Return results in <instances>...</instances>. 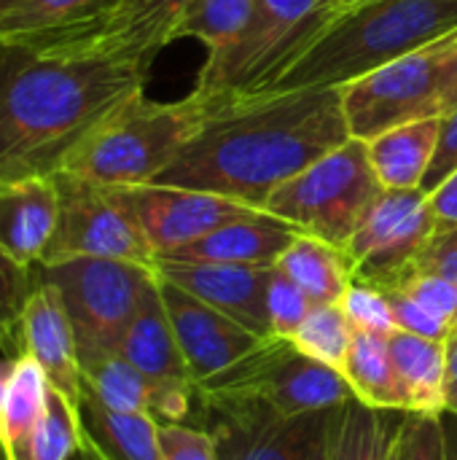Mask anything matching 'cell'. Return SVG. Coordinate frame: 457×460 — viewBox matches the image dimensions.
Segmentation results:
<instances>
[{
	"label": "cell",
	"instance_id": "1",
	"mask_svg": "<svg viewBox=\"0 0 457 460\" xmlns=\"http://www.w3.org/2000/svg\"><path fill=\"white\" fill-rule=\"evenodd\" d=\"M347 140L342 89L234 94L218 100L154 183L213 191L264 210L277 186Z\"/></svg>",
	"mask_w": 457,
	"mask_h": 460
},
{
	"label": "cell",
	"instance_id": "2",
	"mask_svg": "<svg viewBox=\"0 0 457 460\" xmlns=\"http://www.w3.org/2000/svg\"><path fill=\"white\" fill-rule=\"evenodd\" d=\"M148 65L0 43V181L54 175L78 140L143 92Z\"/></svg>",
	"mask_w": 457,
	"mask_h": 460
},
{
	"label": "cell",
	"instance_id": "3",
	"mask_svg": "<svg viewBox=\"0 0 457 460\" xmlns=\"http://www.w3.org/2000/svg\"><path fill=\"white\" fill-rule=\"evenodd\" d=\"M457 30V0H364L331 13L296 54L272 65L240 94L342 89Z\"/></svg>",
	"mask_w": 457,
	"mask_h": 460
},
{
	"label": "cell",
	"instance_id": "4",
	"mask_svg": "<svg viewBox=\"0 0 457 460\" xmlns=\"http://www.w3.org/2000/svg\"><path fill=\"white\" fill-rule=\"evenodd\" d=\"M215 105L218 100H205L197 92L175 102H159L135 92L78 140L62 170L102 186L154 183Z\"/></svg>",
	"mask_w": 457,
	"mask_h": 460
},
{
	"label": "cell",
	"instance_id": "5",
	"mask_svg": "<svg viewBox=\"0 0 457 460\" xmlns=\"http://www.w3.org/2000/svg\"><path fill=\"white\" fill-rule=\"evenodd\" d=\"M194 391L210 426L291 418L356 399L337 369L304 356L286 337H267L250 356Z\"/></svg>",
	"mask_w": 457,
	"mask_h": 460
},
{
	"label": "cell",
	"instance_id": "6",
	"mask_svg": "<svg viewBox=\"0 0 457 460\" xmlns=\"http://www.w3.org/2000/svg\"><path fill=\"white\" fill-rule=\"evenodd\" d=\"M380 194L382 183L372 170L366 143L350 137L277 186L264 210L345 251Z\"/></svg>",
	"mask_w": 457,
	"mask_h": 460
},
{
	"label": "cell",
	"instance_id": "7",
	"mask_svg": "<svg viewBox=\"0 0 457 460\" xmlns=\"http://www.w3.org/2000/svg\"><path fill=\"white\" fill-rule=\"evenodd\" d=\"M35 272L62 296L81 369L119 353L143 296L156 283L154 267L121 259H67Z\"/></svg>",
	"mask_w": 457,
	"mask_h": 460
},
{
	"label": "cell",
	"instance_id": "8",
	"mask_svg": "<svg viewBox=\"0 0 457 460\" xmlns=\"http://www.w3.org/2000/svg\"><path fill=\"white\" fill-rule=\"evenodd\" d=\"M54 183L59 213L43 264L67 259H121L156 270V253L119 186H102L65 170L54 172Z\"/></svg>",
	"mask_w": 457,
	"mask_h": 460
},
{
	"label": "cell",
	"instance_id": "9",
	"mask_svg": "<svg viewBox=\"0 0 457 460\" xmlns=\"http://www.w3.org/2000/svg\"><path fill=\"white\" fill-rule=\"evenodd\" d=\"M453 35L455 32L342 86V111L350 137L369 143L388 129L442 116L439 84Z\"/></svg>",
	"mask_w": 457,
	"mask_h": 460
},
{
	"label": "cell",
	"instance_id": "10",
	"mask_svg": "<svg viewBox=\"0 0 457 460\" xmlns=\"http://www.w3.org/2000/svg\"><path fill=\"white\" fill-rule=\"evenodd\" d=\"M436 234V216L423 189H382L345 256L353 280L382 288L399 280Z\"/></svg>",
	"mask_w": 457,
	"mask_h": 460
},
{
	"label": "cell",
	"instance_id": "11",
	"mask_svg": "<svg viewBox=\"0 0 457 460\" xmlns=\"http://www.w3.org/2000/svg\"><path fill=\"white\" fill-rule=\"evenodd\" d=\"M326 0H256L245 30L224 49L207 54L194 92L205 100H226L253 84L288 43L307 13Z\"/></svg>",
	"mask_w": 457,
	"mask_h": 460
},
{
	"label": "cell",
	"instance_id": "12",
	"mask_svg": "<svg viewBox=\"0 0 457 460\" xmlns=\"http://www.w3.org/2000/svg\"><path fill=\"white\" fill-rule=\"evenodd\" d=\"M189 3L191 0H119L89 27L38 43V49L148 65L170 43V32Z\"/></svg>",
	"mask_w": 457,
	"mask_h": 460
},
{
	"label": "cell",
	"instance_id": "13",
	"mask_svg": "<svg viewBox=\"0 0 457 460\" xmlns=\"http://www.w3.org/2000/svg\"><path fill=\"white\" fill-rule=\"evenodd\" d=\"M119 189L124 191L156 259L210 234L213 229L250 210H259L245 202L213 191L186 189V186L143 183V186H119Z\"/></svg>",
	"mask_w": 457,
	"mask_h": 460
},
{
	"label": "cell",
	"instance_id": "14",
	"mask_svg": "<svg viewBox=\"0 0 457 460\" xmlns=\"http://www.w3.org/2000/svg\"><path fill=\"white\" fill-rule=\"evenodd\" d=\"M159 291H162V302L170 315L175 340L180 345L183 361L194 380V388L226 372L229 367L250 356L267 340V337L248 332L229 315L213 310L210 305L199 302L197 296L186 294L183 288L167 283L164 278H159Z\"/></svg>",
	"mask_w": 457,
	"mask_h": 460
},
{
	"label": "cell",
	"instance_id": "15",
	"mask_svg": "<svg viewBox=\"0 0 457 460\" xmlns=\"http://www.w3.org/2000/svg\"><path fill=\"white\" fill-rule=\"evenodd\" d=\"M347 404L256 423H221L207 431L221 460H326Z\"/></svg>",
	"mask_w": 457,
	"mask_h": 460
},
{
	"label": "cell",
	"instance_id": "16",
	"mask_svg": "<svg viewBox=\"0 0 457 460\" xmlns=\"http://www.w3.org/2000/svg\"><path fill=\"white\" fill-rule=\"evenodd\" d=\"M275 267L156 261V275L259 337H275L269 323V280Z\"/></svg>",
	"mask_w": 457,
	"mask_h": 460
},
{
	"label": "cell",
	"instance_id": "17",
	"mask_svg": "<svg viewBox=\"0 0 457 460\" xmlns=\"http://www.w3.org/2000/svg\"><path fill=\"white\" fill-rule=\"evenodd\" d=\"M22 353L30 356L48 377V383L65 394L75 407L83 399V372L78 361L75 334L62 305L59 291L38 278L24 310H22Z\"/></svg>",
	"mask_w": 457,
	"mask_h": 460
},
{
	"label": "cell",
	"instance_id": "18",
	"mask_svg": "<svg viewBox=\"0 0 457 460\" xmlns=\"http://www.w3.org/2000/svg\"><path fill=\"white\" fill-rule=\"evenodd\" d=\"M299 229L267 210H250L210 234L159 256L156 261L183 264H240V267H275L286 248L296 240Z\"/></svg>",
	"mask_w": 457,
	"mask_h": 460
},
{
	"label": "cell",
	"instance_id": "19",
	"mask_svg": "<svg viewBox=\"0 0 457 460\" xmlns=\"http://www.w3.org/2000/svg\"><path fill=\"white\" fill-rule=\"evenodd\" d=\"M59 213L54 175L0 181V251L24 267H40Z\"/></svg>",
	"mask_w": 457,
	"mask_h": 460
},
{
	"label": "cell",
	"instance_id": "20",
	"mask_svg": "<svg viewBox=\"0 0 457 460\" xmlns=\"http://www.w3.org/2000/svg\"><path fill=\"white\" fill-rule=\"evenodd\" d=\"M119 356H124L135 369H140L159 388H194V380L189 375L170 315L162 302L159 275L156 283L143 296L121 340Z\"/></svg>",
	"mask_w": 457,
	"mask_h": 460
},
{
	"label": "cell",
	"instance_id": "21",
	"mask_svg": "<svg viewBox=\"0 0 457 460\" xmlns=\"http://www.w3.org/2000/svg\"><path fill=\"white\" fill-rule=\"evenodd\" d=\"M119 0H0V43L38 46L105 16Z\"/></svg>",
	"mask_w": 457,
	"mask_h": 460
},
{
	"label": "cell",
	"instance_id": "22",
	"mask_svg": "<svg viewBox=\"0 0 457 460\" xmlns=\"http://www.w3.org/2000/svg\"><path fill=\"white\" fill-rule=\"evenodd\" d=\"M442 132V116L388 129L366 143L382 189H423Z\"/></svg>",
	"mask_w": 457,
	"mask_h": 460
},
{
	"label": "cell",
	"instance_id": "23",
	"mask_svg": "<svg viewBox=\"0 0 457 460\" xmlns=\"http://www.w3.org/2000/svg\"><path fill=\"white\" fill-rule=\"evenodd\" d=\"M81 426L86 442L102 460H164L159 423L145 412H113L94 399H81Z\"/></svg>",
	"mask_w": 457,
	"mask_h": 460
},
{
	"label": "cell",
	"instance_id": "24",
	"mask_svg": "<svg viewBox=\"0 0 457 460\" xmlns=\"http://www.w3.org/2000/svg\"><path fill=\"white\" fill-rule=\"evenodd\" d=\"M275 267L291 278L312 305H339L353 286V270L345 251L304 232L296 234Z\"/></svg>",
	"mask_w": 457,
	"mask_h": 460
},
{
	"label": "cell",
	"instance_id": "25",
	"mask_svg": "<svg viewBox=\"0 0 457 460\" xmlns=\"http://www.w3.org/2000/svg\"><path fill=\"white\" fill-rule=\"evenodd\" d=\"M342 377L361 404L374 410L409 412L407 391L393 367L388 337L356 332Z\"/></svg>",
	"mask_w": 457,
	"mask_h": 460
},
{
	"label": "cell",
	"instance_id": "26",
	"mask_svg": "<svg viewBox=\"0 0 457 460\" xmlns=\"http://www.w3.org/2000/svg\"><path fill=\"white\" fill-rule=\"evenodd\" d=\"M388 348L407 391L409 412L444 415V342L393 332Z\"/></svg>",
	"mask_w": 457,
	"mask_h": 460
},
{
	"label": "cell",
	"instance_id": "27",
	"mask_svg": "<svg viewBox=\"0 0 457 460\" xmlns=\"http://www.w3.org/2000/svg\"><path fill=\"white\" fill-rule=\"evenodd\" d=\"M83 372V396L113 412H145L154 418V404L159 385H154L140 369H135L124 356H105Z\"/></svg>",
	"mask_w": 457,
	"mask_h": 460
},
{
	"label": "cell",
	"instance_id": "28",
	"mask_svg": "<svg viewBox=\"0 0 457 460\" xmlns=\"http://www.w3.org/2000/svg\"><path fill=\"white\" fill-rule=\"evenodd\" d=\"M51 383L46 372L30 358L16 356L5 402L0 407V447L3 453L13 450L46 415Z\"/></svg>",
	"mask_w": 457,
	"mask_h": 460
},
{
	"label": "cell",
	"instance_id": "29",
	"mask_svg": "<svg viewBox=\"0 0 457 460\" xmlns=\"http://www.w3.org/2000/svg\"><path fill=\"white\" fill-rule=\"evenodd\" d=\"M401 418L393 410H374L350 399L326 460H388Z\"/></svg>",
	"mask_w": 457,
	"mask_h": 460
},
{
	"label": "cell",
	"instance_id": "30",
	"mask_svg": "<svg viewBox=\"0 0 457 460\" xmlns=\"http://www.w3.org/2000/svg\"><path fill=\"white\" fill-rule=\"evenodd\" d=\"M83 445L78 407L51 385L48 407L40 423L5 453V460H67Z\"/></svg>",
	"mask_w": 457,
	"mask_h": 460
},
{
	"label": "cell",
	"instance_id": "31",
	"mask_svg": "<svg viewBox=\"0 0 457 460\" xmlns=\"http://www.w3.org/2000/svg\"><path fill=\"white\" fill-rule=\"evenodd\" d=\"M253 8L256 0H191L172 27L170 43L180 38H197L213 54L229 46L245 30Z\"/></svg>",
	"mask_w": 457,
	"mask_h": 460
},
{
	"label": "cell",
	"instance_id": "32",
	"mask_svg": "<svg viewBox=\"0 0 457 460\" xmlns=\"http://www.w3.org/2000/svg\"><path fill=\"white\" fill-rule=\"evenodd\" d=\"M356 329L339 305H315L302 326L294 332L291 342L310 358L337 369L342 375Z\"/></svg>",
	"mask_w": 457,
	"mask_h": 460
},
{
	"label": "cell",
	"instance_id": "33",
	"mask_svg": "<svg viewBox=\"0 0 457 460\" xmlns=\"http://www.w3.org/2000/svg\"><path fill=\"white\" fill-rule=\"evenodd\" d=\"M38 286L35 267H24L0 251V350L8 358L22 356V310Z\"/></svg>",
	"mask_w": 457,
	"mask_h": 460
},
{
	"label": "cell",
	"instance_id": "34",
	"mask_svg": "<svg viewBox=\"0 0 457 460\" xmlns=\"http://www.w3.org/2000/svg\"><path fill=\"white\" fill-rule=\"evenodd\" d=\"M382 288H399L412 302H417L428 315H434L439 323H444L453 334L457 329V291L455 286L434 272H423L417 267H409L399 280Z\"/></svg>",
	"mask_w": 457,
	"mask_h": 460
},
{
	"label": "cell",
	"instance_id": "35",
	"mask_svg": "<svg viewBox=\"0 0 457 460\" xmlns=\"http://www.w3.org/2000/svg\"><path fill=\"white\" fill-rule=\"evenodd\" d=\"M393 450L396 460H447L444 415L404 412Z\"/></svg>",
	"mask_w": 457,
	"mask_h": 460
},
{
	"label": "cell",
	"instance_id": "36",
	"mask_svg": "<svg viewBox=\"0 0 457 460\" xmlns=\"http://www.w3.org/2000/svg\"><path fill=\"white\" fill-rule=\"evenodd\" d=\"M339 307H342V313L347 315V321L353 323L356 332L382 334V337H391L393 332H399L385 294L380 288H374V286L353 280V286L342 296Z\"/></svg>",
	"mask_w": 457,
	"mask_h": 460
},
{
	"label": "cell",
	"instance_id": "37",
	"mask_svg": "<svg viewBox=\"0 0 457 460\" xmlns=\"http://www.w3.org/2000/svg\"><path fill=\"white\" fill-rule=\"evenodd\" d=\"M267 305H269L272 334L275 337H286V340L294 337V332L302 326V321L307 318V313L315 307L312 299L291 278H286L277 267L272 270Z\"/></svg>",
	"mask_w": 457,
	"mask_h": 460
},
{
	"label": "cell",
	"instance_id": "38",
	"mask_svg": "<svg viewBox=\"0 0 457 460\" xmlns=\"http://www.w3.org/2000/svg\"><path fill=\"white\" fill-rule=\"evenodd\" d=\"M159 445L164 460H221L213 434L186 423H159Z\"/></svg>",
	"mask_w": 457,
	"mask_h": 460
},
{
	"label": "cell",
	"instance_id": "39",
	"mask_svg": "<svg viewBox=\"0 0 457 460\" xmlns=\"http://www.w3.org/2000/svg\"><path fill=\"white\" fill-rule=\"evenodd\" d=\"M391 305V313H393V321H396V329L399 332H407V334H417V337H426V340H439V342H447L453 337V332L439 323L434 315H428L417 302H412L404 291L399 288H380Z\"/></svg>",
	"mask_w": 457,
	"mask_h": 460
},
{
	"label": "cell",
	"instance_id": "40",
	"mask_svg": "<svg viewBox=\"0 0 457 460\" xmlns=\"http://www.w3.org/2000/svg\"><path fill=\"white\" fill-rule=\"evenodd\" d=\"M412 267H417L423 272H434V275L450 280L457 291V229L436 232L428 240V245L420 251V256L415 259Z\"/></svg>",
	"mask_w": 457,
	"mask_h": 460
},
{
	"label": "cell",
	"instance_id": "41",
	"mask_svg": "<svg viewBox=\"0 0 457 460\" xmlns=\"http://www.w3.org/2000/svg\"><path fill=\"white\" fill-rule=\"evenodd\" d=\"M457 170V108L442 116V132H439V146L431 162V170L426 175L423 191L428 194L431 189H436L447 175H453Z\"/></svg>",
	"mask_w": 457,
	"mask_h": 460
},
{
	"label": "cell",
	"instance_id": "42",
	"mask_svg": "<svg viewBox=\"0 0 457 460\" xmlns=\"http://www.w3.org/2000/svg\"><path fill=\"white\" fill-rule=\"evenodd\" d=\"M428 202L436 216V232L457 229V170L428 191Z\"/></svg>",
	"mask_w": 457,
	"mask_h": 460
},
{
	"label": "cell",
	"instance_id": "43",
	"mask_svg": "<svg viewBox=\"0 0 457 460\" xmlns=\"http://www.w3.org/2000/svg\"><path fill=\"white\" fill-rule=\"evenodd\" d=\"M439 97H442V116L457 108V30L442 67V84H439Z\"/></svg>",
	"mask_w": 457,
	"mask_h": 460
},
{
	"label": "cell",
	"instance_id": "44",
	"mask_svg": "<svg viewBox=\"0 0 457 460\" xmlns=\"http://www.w3.org/2000/svg\"><path fill=\"white\" fill-rule=\"evenodd\" d=\"M444 410L457 418V334L444 342Z\"/></svg>",
	"mask_w": 457,
	"mask_h": 460
},
{
	"label": "cell",
	"instance_id": "45",
	"mask_svg": "<svg viewBox=\"0 0 457 460\" xmlns=\"http://www.w3.org/2000/svg\"><path fill=\"white\" fill-rule=\"evenodd\" d=\"M444 437H447V460H457V418L444 412Z\"/></svg>",
	"mask_w": 457,
	"mask_h": 460
},
{
	"label": "cell",
	"instance_id": "46",
	"mask_svg": "<svg viewBox=\"0 0 457 460\" xmlns=\"http://www.w3.org/2000/svg\"><path fill=\"white\" fill-rule=\"evenodd\" d=\"M13 361L16 358H0V407L5 402V394H8V383H11V372H13Z\"/></svg>",
	"mask_w": 457,
	"mask_h": 460
},
{
	"label": "cell",
	"instance_id": "47",
	"mask_svg": "<svg viewBox=\"0 0 457 460\" xmlns=\"http://www.w3.org/2000/svg\"><path fill=\"white\" fill-rule=\"evenodd\" d=\"M67 460H102V456H100V453L86 442V437H83V445H81V447H78V450H75V453H73Z\"/></svg>",
	"mask_w": 457,
	"mask_h": 460
},
{
	"label": "cell",
	"instance_id": "48",
	"mask_svg": "<svg viewBox=\"0 0 457 460\" xmlns=\"http://www.w3.org/2000/svg\"><path fill=\"white\" fill-rule=\"evenodd\" d=\"M353 3H364V0H329V11L334 13V11H339L345 5H353Z\"/></svg>",
	"mask_w": 457,
	"mask_h": 460
},
{
	"label": "cell",
	"instance_id": "49",
	"mask_svg": "<svg viewBox=\"0 0 457 460\" xmlns=\"http://www.w3.org/2000/svg\"><path fill=\"white\" fill-rule=\"evenodd\" d=\"M396 445V442H393ZM388 460H396V450H391V456H388Z\"/></svg>",
	"mask_w": 457,
	"mask_h": 460
},
{
	"label": "cell",
	"instance_id": "50",
	"mask_svg": "<svg viewBox=\"0 0 457 460\" xmlns=\"http://www.w3.org/2000/svg\"><path fill=\"white\" fill-rule=\"evenodd\" d=\"M0 460H5V453H3V447H0Z\"/></svg>",
	"mask_w": 457,
	"mask_h": 460
}]
</instances>
